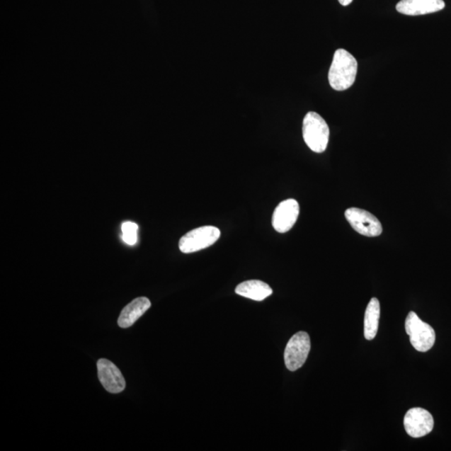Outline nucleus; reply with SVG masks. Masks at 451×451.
Masks as SVG:
<instances>
[{"mask_svg": "<svg viewBox=\"0 0 451 451\" xmlns=\"http://www.w3.org/2000/svg\"><path fill=\"white\" fill-rule=\"evenodd\" d=\"M338 2L341 3L343 6H348L353 2V0H338Z\"/></svg>", "mask_w": 451, "mask_h": 451, "instance_id": "2eb2a0df", "label": "nucleus"}, {"mask_svg": "<svg viewBox=\"0 0 451 451\" xmlns=\"http://www.w3.org/2000/svg\"><path fill=\"white\" fill-rule=\"evenodd\" d=\"M406 331L410 341L417 351H429L435 343V332L433 328L418 317L415 312L409 313L406 320Z\"/></svg>", "mask_w": 451, "mask_h": 451, "instance_id": "7ed1b4c3", "label": "nucleus"}, {"mask_svg": "<svg viewBox=\"0 0 451 451\" xmlns=\"http://www.w3.org/2000/svg\"><path fill=\"white\" fill-rule=\"evenodd\" d=\"M380 318L379 301L373 297L367 306L365 315V337L367 341H372L378 333Z\"/></svg>", "mask_w": 451, "mask_h": 451, "instance_id": "ddd939ff", "label": "nucleus"}, {"mask_svg": "<svg viewBox=\"0 0 451 451\" xmlns=\"http://www.w3.org/2000/svg\"><path fill=\"white\" fill-rule=\"evenodd\" d=\"M299 204L295 199H287L278 204L273 215V227L285 234L292 229L299 216Z\"/></svg>", "mask_w": 451, "mask_h": 451, "instance_id": "6e6552de", "label": "nucleus"}, {"mask_svg": "<svg viewBox=\"0 0 451 451\" xmlns=\"http://www.w3.org/2000/svg\"><path fill=\"white\" fill-rule=\"evenodd\" d=\"M445 7L444 0H401L396 11L402 15L416 16L439 12Z\"/></svg>", "mask_w": 451, "mask_h": 451, "instance_id": "9d476101", "label": "nucleus"}, {"mask_svg": "<svg viewBox=\"0 0 451 451\" xmlns=\"http://www.w3.org/2000/svg\"><path fill=\"white\" fill-rule=\"evenodd\" d=\"M236 294L254 301H263L273 295V290L268 283L260 280H249L240 283L235 290Z\"/></svg>", "mask_w": 451, "mask_h": 451, "instance_id": "f8f14e48", "label": "nucleus"}, {"mask_svg": "<svg viewBox=\"0 0 451 451\" xmlns=\"http://www.w3.org/2000/svg\"><path fill=\"white\" fill-rule=\"evenodd\" d=\"M221 232L216 227L203 226L185 234L179 241L181 253H192L209 248L219 239Z\"/></svg>", "mask_w": 451, "mask_h": 451, "instance_id": "20e7f679", "label": "nucleus"}, {"mask_svg": "<svg viewBox=\"0 0 451 451\" xmlns=\"http://www.w3.org/2000/svg\"><path fill=\"white\" fill-rule=\"evenodd\" d=\"M303 137L311 151L322 153L326 150L329 139V128L319 114L310 111L303 122Z\"/></svg>", "mask_w": 451, "mask_h": 451, "instance_id": "f03ea898", "label": "nucleus"}, {"mask_svg": "<svg viewBox=\"0 0 451 451\" xmlns=\"http://www.w3.org/2000/svg\"><path fill=\"white\" fill-rule=\"evenodd\" d=\"M151 301L145 297H137L125 306L120 313L118 324L120 328L132 326L142 316L151 308Z\"/></svg>", "mask_w": 451, "mask_h": 451, "instance_id": "9b49d317", "label": "nucleus"}, {"mask_svg": "<svg viewBox=\"0 0 451 451\" xmlns=\"http://www.w3.org/2000/svg\"><path fill=\"white\" fill-rule=\"evenodd\" d=\"M98 377L107 392L113 394L122 392L125 388V381L122 372L113 362L101 359L97 362Z\"/></svg>", "mask_w": 451, "mask_h": 451, "instance_id": "1a4fd4ad", "label": "nucleus"}, {"mask_svg": "<svg viewBox=\"0 0 451 451\" xmlns=\"http://www.w3.org/2000/svg\"><path fill=\"white\" fill-rule=\"evenodd\" d=\"M346 217L353 229L361 235L372 238L382 234V225L378 218L364 209L348 208L346 211Z\"/></svg>", "mask_w": 451, "mask_h": 451, "instance_id": "423d86ee", "label": "nucleus"}, {"mask_svg": "<svg viewBox=\"0 0 451 451\" xmlns=\"http://www.w3.org/2000/svg\"><path fill=\"white\" fill-rule=\"evenodd\" d=\"M357 72L356 59L346 50H337L329 72L330 86L338 91L348 90L355 83Z\"/></svg>", "mask_w": 451, "mask_h": 451, "instance_id": "f257e3e1", "label": "nucleus"}, {"mask_svg": "<svg viewBox=\"0 0 451 451\" xmlns=\"http://www.w3.org/2000/svg\"><path fill=\"white\" fill-rule=\"evenodd\" d=\"M311 348L310 338L306 332H299L287 343L285 361L287 369L296 371L304 365Z\"/></svg>", "mask_w": 451, "mask_h": 451, "instance_id": "39448f33", "label": "nucleus"}, {"mask_svg": "<svg viewBox=\"0 0 451 451\" xmlns=\"http://www.w3.org/2000/svg\"><path fill=\"white\" fill-rule=\"evenodd\" d=\"M123 240L125 244L133 246L137 241L138 225L132 222H125L122 227Z\"/></svg>", "mask_w": 451, "mask_h": 451, "instance_id": "4468645a", "label": "nucleus"}, {"mask_svg": "<svg viewBox=\"0 0 451 451\" xmlns=\"http://www.w3.org/2000/svg\"><path fill=\"white\" fill-rule=\"evenodd\" d=\"M434 418L429 411L422 408H412L404 418V429L413 438H421L434 429Z\"/></svg>", "mask_w": 451, "mask_h": 451, "instance_id": "0eeeda50", "label": "nucleus"}]
</instances>
